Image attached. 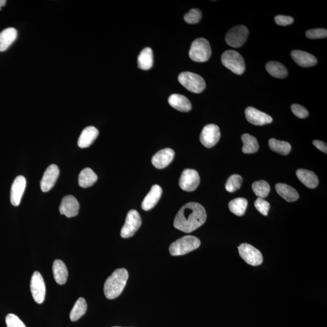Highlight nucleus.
Masks as SVG:
<instances>
[{
    "mask_svg": "<svg viewBox=\"0 0 327 327\" xmlns=\"http://www.w3.org/2000/svg\"><path fill=\"white\" fill-rule=\"evenodd\" d=\"M207 214L203 206L191 202L182 206L175 218L173 225L180 231L191 233L205 223Z\"/></svg>",
    "mask_w": 327,
    "mask_h": 327,
    "instance_id": "f257e3e1",
    "label": "nucleus"
},
{
    "mask_svg": "<svg viewBox=\"0 0 327 327\" xmlns=\"http://www.w3.org/2000/svg\"><path fill=\"white\" fill-rule=\"evenodd\" d=\"M128 271L119 269L107 278L104 286V293L108 299H114L122 293L128 280Z\"/></svg>",
    "mask_w": 327,
    "mask_h": 327,
    "instance_id": "f03ea898",
    "label": "nucleus"
},
{
    "mask_svg": "<svg viewBox=\"0 0 327 327\" xmlns=\"http://www.w3.org/2000/svg\"><path fill=\"white\" fill-rule=\"evenodd\" d=\"M201 241L194 236H185L176 240L170 245L169 251L172 256H181L197 249Z\"/></svg>",
    "mask_w": 327,
    "mask_h": 327,
    "instance_id": "7ed1b4c3",
    "label": "nucleus"
},
{
    "mask_svg": "<svg viewBox=\"0 0 327 327\" xmlns=\"http://www.w3.org/2000/svg\"><path fill=\"white\" fill-rule=\"evenodd\" d=\"M212 55L210 43L203 38L196 39L192 42L189 51V57L198 63H204L208 60Z\"/></svg>",
    "mask_w": 327,
    "mask_h": 327,
    "instance_id": "20e7f679",
    "label": "nucleus"
},
{
    "mask_svg": "<svg viewBox=\"0 0 327 327\" xmlns=\"http://www.w3.org/2000/svg\"><path fill=\"white\" fill-rule=\"evenodd\" d=\"M221 62L224 66L235 74L241 75L244 73L245 64L243 56L238 52L229 50L222 55Z\"/></svg>",
    "mask_w": 327,
    "mask_h": 327,
    "instance_id": "39448f33",
    "label": "nucleus"
},
{
    "mask_svg": "<svg viewBox=\"0 0 327 327\" xmlns=\"http://www.w3.org/2000/svg\"><path fill=\"white\" fill-rule=\"evenodd\" d=\"M178 81L183 86L193 93H201L205 88V83L203 78L199 75L190 72H184L180 74Z\"/></svg>",
    "mask_w": 327,
    "mask_h": 327,
    "instance_id": "423d86ee",
    "label": "nucleus"
},
{
    "mask_svg": "<svg viewBox=\"0 0 327 327\" xmlns=\"http://www.w3.org/2000/svg\"><path fill=\"white\" fill-rule=\"evenodd\" d=\"M248 34V29L243 25L235 26L227 33L225 41L231 47L240 48L247 41Z\"/></svg>",
    "mask_w": 327,
    "mask_h": 327,
    "instance_id": "0eeeda50",
    "label": "nucleus"
},
{
    "mask_svg": "<svg viewBox=\"0 0 327 327\" xmlns=\"http://www.w3.org/2000/svg\"><path fill=\"white\" fill-rule=\"evenodd\" d=\"M240 256L245 263L252 266H258L263 263V254L259 250L248 244H242L238 247Z\"/></svg>",
    "mask_w": 327,
    "mask_h": 327,
    "instance_id": "6e6552de",
    "label": "nucleus"
},
{
    "mask_svg": "<svg viewBox=\"0 0 327 327\" xmlns=\"http://www.w3.org/2000/svg\"><path fill=\"white\" fill-rule=\"evenodd\" d=\"M142 221L139 213L131 210L127 214L125 224L121 231L123 238H129L133 236L142 225Z\"/></svg>",
    "mask_w": 327,
    "mask_h": 327,
    "instance_id": "1a4fd4ad",
    "label": "nucleus"
},
{
    "mask_svg": "<svg viewBox=\"0 0 327 327\" xmlns=\"http://www.w3.org/2000/svg\"><path fill=\"white\" fill-rule=\"evenodd\" d=\"M200 177L197 171L194 169H185L182 172L179 181L180 188L183 191L191 192L198 188Z\"/></svg>",
    "mask_w": 327,
    "mask_h": 327,
    "instance_id": "9d476101",
    "label": "nucleus"
},
{
    "mask_svg": "<svg viewBox=\"0 0 327 327\" xmlns=\"http://www.w3.org/2000/svg\"><path fill=\"white\" fill-rule=\"evenodd\" d=\"M31 290L33 298L39 304L44 302L45 296V286L41 273L36 271L33 274L31 281Z\"/></svg>",
    "mask_w": 327,
    "mask_h": 327,
    "instance_id": "9b49d317",
    "label": "nucleus"
},
{
    "mask_svg": "<svg viewBox=\"0 0 327 327\" xmlns=\"http://www.w3.org/2000/svg\"><path fill=\"white\" fill-rule=\"evenodd\" d=\"M221 138L220 128L215 124H208L202 129L200 135L202 145L207 148L215 146Z\"/></svg>",
    "mask_w": 327,
    "mask_h": 327,
    "instance_id": "f8f14e48",
    "label": "nucleus"
},
{
    "mask_svg": "<svg viewBox=\"0 0 327 327\" xmlns=\"http://www.w3.org/2000/svg\"><path fill=\"white\" fill-rule=\"evenodd\" d=\"M245 117L248 122L255 126H263L273 122L269 114L261 112L253 107H248L245 110Z\"/></svg>",
    "mask_w": 327,
    "mask_h": 327,
    "instance_id": "ddd939ff",
    "label": "nucleus"
},
{
    "mask_svg": "<svg viewBox=\"0 0 327 327\" xmlns=\"http://www.w3.org/2000/svg\"><path fill=\"white\" fill-rule=\"evenodd\" d=\"M80 210V204L76 198L73 195L64 196L60 206L61 215L67 218L76 217Z\"/></svg>",
    "mask_w": 327,
    "mask_h": 327,
    "instance_id": "4468645a",
    "label": "nucleus"
},
{
    "mask_svg": "<svg viewBox=\"0 0 327 327\" xmlns=\"http://www.w3.org/2000/svg\"><path fill=\"white\" fill-rule=\"evenodd\" d=\"M60 174L58 167L52 165L45 171L41 181V189L43 192H48L53 188Z\"/></svg>",
    "mask_w": 327,
    "mask_h": 327,
    "instance_id": "2eb2a0df",
    "label": "nucleus"
},
{
    "mask_svg": "<svg viewBox=\"0 0 327 327\" xmlns=\"http://www.w3.org/2000/svg\"><path fill=\"white\" fill-rule=\"evenodd\" d=\"M26 186V180L24 176H18L15 179L11 192V202L13 205L18 206L20 204Z\"/></svg>",
    "mask_w": 327,
    "mask_h": 327,
    "instance_id": "dca6fc26",
    "label": "nucleus"
},
{
    "mask_svg": "<svg viewBox=\"0 0 327 327\" xmlns=\"http://www.w3.org/2000/svg\"><path fill=\"white\" fill-rule=\"evenodd\" d=\"M175 152L170 148L164 149L157 152L152 159V165L156 168L162 169L166 168L173 161Z\"/></svg>",
    "mask_w": 327,
    "mask_h": 327,
    "instance_id": "f3484780",
    "label": "nucleus"
},
{
    "mask_svg": "<svg viewBox=\"0 0 327 327\" xmlns=\"http://www.w3.org/2000/svg\"><path fill=\"white\" fill-rule=\"evenodd\" d=\"M291 57L297 65L302 67H312L318 63V60L315 56L308 52L302 51H293L291 52Z\"/></svg>",
    "mask_w": 327,
    "mask_h": 327,
    "instance_id": "a211bd4d",
    "label": "nucleus"
},
{
    "mask_svg": "<svg viewBox=\"0 0 327 327\" xmlns=\"http://www.w3.org/2000/svg\"><path fill=\"white\" fill-rule=\"evenodd\" d=\"M162 194V190L158 185L152 186L149 194L142 202V207L144 211L151 210L158 203Z\"/></svg>",
    "mask_w": 327,
    "mask_h": 327,
    "instance_id": "6ab92c4d",
    "label": "nucleus"
},
{
    "mask_svg": "<svg viewBox=\"0 0 327 327\" xmlns=\"http://www.w3.org/2000/svg\"><path fill=\"white\" fill-rule=\"evenodd\" d=\"M99 135V131L94 126H89L85 128L82 132L78 141V146L84 149L89 147L97 138Z\"/></svg>",
    "mask_w": 327,
    "mask_h": 327,
    "instance_id": "aec40b11",
    "label": "nucleus"
},
{
    "mask_svg": "<svg viewBox=\"0 0 327 327\" xmlns=\"http://www.w3.org/2000/svg\"><path fill=\"white\" fill-rule=\"evenodd\" d=\"M168 102L170 105L180 112H188L192 108L188 98L180 94H172L169 98Z\"/></svg>",
    "mask_w": 327,
    "mask_h": 327,
    "instance_id": "412c9836",
    "label": "nucleus"
},
{
    "mask_svg": "<svg viewBox=\"0 0 327 327\" xmlns=\"http://www.w3.org/2000/svg\"><path fill=\"white\" fill-rule=\"evenodd\" d=\"M296 175L299 181L309 189H315L319 184L318 176L312 171L306 169H299Z\"/></svg>",
    "mask_w": 327,
    "mask_h": 327,
    "instance_id": "4be33fe9",
    "label": "nucleus"
},
{
    "mask_svg": "<svg viewBox=\"0 0 327 327\" xmlns=\"http://www.w3.org/2000/svg\"><path fill=\"white\" fill-rule=\"evenodd\" d=\"M17 35V31L13 28L6 29L0 33V52L7 50L16 40Z\"/></svg>",
    "mask_w": 327,
    "mask_h": 327,
    "instance_id": "5701e85b",
    "label": "nucleus"
},
{
    "mask_svg": "<svg viewBox=\"0 0 327 327\" xmlns=\"http://www.w3.org/2000/svg\"><path fill=\"white\" fill-rule=\"evenodd\" d=\"M54 277L59 285H63L67 282L68 270L65 264L61 260H55L52 267Z\"/></svg>",
    "mask_w": 327,
    "mask_h": 327,
    "instance_id": "b1692460",
    "label": "nucleus"
},
{
    "mask_svg": "<svg viewBox=\"0 0 327 327\" xmlns=\"http://www.w3.org/2000/svg\"><path fill=\"white\" fill-rule=\"evenodd\" d=\"M275 188L277 194L287 202H294L299 199L298 193L289 185L278 183Z\"/></svg>",
    "mask_w": 327,
    "mask_h": 327,
    "instance_id": "393cba45",
    "label": "nucleus"
},
{
    "mask_svg": "<svg viewBox=\"0 0 327 327\" xmlns=\"http://www.w3.org/2000/svg\"><path fill=\"white\" fill-rule=\"evenodd\" d=\"M98 179L96 173L90 168H85L82 171L78 178V183L82 188L91 187L96 183Z\"/></svg>",
    "mask_w": 327,
    "mask_h": 327,
    "instance_id": "a878e982",
    "label": "nucleus"
},
{
    "mask_svg": "<svg viewBox=\"0 0 327 327\" xmlns=\"http://www.w3.org/2000/svg\"><path fill=\"white\" fill-rule=\"evenodd\" d=\"M153 65V51L150 48L144 49L138 58V65L140 69L149 70Z\"/></svg>",
    "mask_w": 327,
    "mask_h": 327,
    "instance_id": "bb28decb",
    "label": "nucleus"
},
{
    "mask_svg": "<svg viewBox=\"0 0 327 327\" xmlns=\"http://www.w3.org/2000/svg\"><path fill=\"white\" fill-rule=\"evenodd\" d=\"M266 70L271 76L277 78H284L288 75L287 68L277 61H269L266 64Z\"/></svg>",
    "mask_w": 327,
    "mask_h": 327,
    "instance_id": "cd10ccee",
    "label": "nucleus"
},
{
    "mask_svg": "<svg viewBox=\"0 0 327 327\" xmlns=\"http://www.w3.org/2000/svg\"><path fill=\"white\" fill-rule=\"evenodd\" d=\"M241 139L244 144L243 149H242L243 153L245 154H251V153L257 152L259 149V145H258V141L255 137L249 135V134L245 133L242 135Z\"/></svg>",
    "mask_w": 327,
    "mask_h": 327,
    "instance_id": "c85d7f7f",
    "label": "nucleus"
},
{
    "mask_svg": "<svg viewBox=\"0 0 327 327\" xmlns=\"http://www.w3.org/2000/svg\"><path fill=\"white\" fill-rule=\"evenodd\" d=\"M87 309V306L86 300L83 297H80L75 302L73 309L71 310L70 319L72 321L75 322L80 319L86 313Z\"/></svg>",
    "mask_w": 327,
    "mask_h": 327,
    "instance_id": "c756f323",
    "label": "nucleus"
},
{
    "mask_svg": "<svg viewBox=\"0 0 327 327\" xmlns=\"http://www.w3.org/2000/svg\"><path fill=\"white\" fill-rule=\"evenodd\" d=\"M248 201L246 199L238 198L229 202L228 207L233 214L242 217L245 214L247 208Z\"/></svg>",
    "mask_w": 327,
    "mask_h": 327,
    "instance_id": "7c9ffc66",
    "label": "nucleus"
},
{
    "mask_svg": "<svg viewBox=\"0 0 327 327\" xmlns=\"http://www.w3.org/2000/svg\"><path fill=\"white\" fill-rule=\"evenodd\" d=\"M269 145L270 149L272 151L282 155L289 154L291 150H292V146H291L290 143L274 138H271L269 140Z\"/></svg>",
    "mask_w": 327,
    "mask_h": 327,
    "instance_id": "2f4dec72",
    "label": "nucleus"
},
{
    "mask_svg": "<svg viewBox=\"0 0 327 327\" xmlns=\"http://www.w3.org/2000/svg\"><path fill=\"white\" fill-rule=\"evenodd\" d=\"M252 189L258 197L261 198H266L269 194L270 191V186L267 182L261 180L259 181H256L252 184Z\"/></svg>",
    "mask_w": 327,
    "mask_h": 327,
    "instance_id": "473e14b6",
    "label": "nucleus"
},
{
    "mask_svg": "<svg viewBox=\"0 0 327 327\" xmlns=\"http://www.w3.org/2000/svg\"><path fill=\"white\" fill-rule=\"evenodd\" d=\"M243 178L239 175H233L227 180L225 189L227 191L233 193L238 191L241 187Z\"/></svg>",
    "mask_w": 327,
    "mask_h": 327,
    "instance_id": "72a5a7b5",
    "label": "nucleus"
},
{
    "mask_svg": "<svg viewBox=\"0 0 327 327\" xmlns=\"http://www.w3.org/2000/svg\"><path fill=\"white\" fill-rule=\"evenodd\" d=\"M202 12L198 9H192L184 16V20L191 25L197 24L202 18Z\"/></svg>",
    "mask_w": 327,
    "mask_h": 327,
    "instance_id": "f704fd0d",
    "label": "nucleus"
},
{
    "mask_svg": "<svg viewBox=\"0 0 327 327\" xmlns=\"http://www.w3.org/2000/svg\"><path fill=\"white\" fill-rule=\"evenodd\" d=\"M254 206L262 215L267 216L269 214L270 205L269 202L264 200V199L258 198L254 202Z\"/></svg>",
    "mask_w": 327,
    "mask_h": 327,
    "instance_id": "c9c22d12",
    "label": "nucleus"
},
{
    "mask_svg": "<svg viewBox=\"0 0 327 327\" xmlns=\"http://www.w3.org/2000/svg\"><path fill=\"white\" fill-rule=\"evenodd\" d=\"M7 327H26L21 320L14 314H9L6 318Z\"/></svg>",
    "mask_w": 327,
    "mask_h": 327,
    "instance_id": "e433bc0d",
    "label": "nucleus"
},
{
    "mask_svg": "<svg viewBox=\"0 0 327 327\" xmlns=\"http://www.w3.org/2000/svg\"><path fill=\"white\" fill-rule=\"evenodd\" d=\"M306 34L310 39L325 38L327 36V31L325 29H310L306 32Z\"/></svg>",
    "mask_w": 327,
    "mask_h": 327,
    "instance_id": "4c0bfd02",
    "label": "nucleus"
},
{
    "mask_svg": "<svg viewBox=\"0 0 327 327\" xmlns=\"http://www.w3.org/2000/svg\"><path fill=\"white\" fill-rule=\"evenodd\" d=\"M291 109H292L294 115L299 118V119H303L308 117L309 113L305 107L299 105V104H294L291 106Z\"/></svg>",
    "mask_w": 327,
    "mask_h": 327,
    "instance_id": "58836bf2",
    "label": "nucleus"
},
{
    "mask_svg": "<svg viewBox=\"0 0 327 327\" xmlns=\"http://www.w3.org/2000/svg\"><path fill=\"white\" fill-rule=\"evenodd\" d=\"M274 21L277 25L286 26L292 24L294 19L289 16L277 15L274 18Z\"/></svg>",
    "mask_w": 327,
    "mask_h": 327,
    "instance_id": "ea45409f",
    "label": "nucleus"
},
{
    "mask_svg": "<svg viewBox=\"0 0 327 327\" xmlns=\"http://www.w3.org/2000/svg\"><path fill=\"white\" fill-rule=\"evenodd\" d=\"M313 145L315 146L317 149L320 150L325 153H327L326 144L324 142H321V141L315 140L313 141Z\"/></svg>",
    "mask_w": 327,
    "mask_h": 327,
    "instance_id": "a19ab883",
    "label": "nucleus"
},
{
    "mask_svg": "<svg viewBox=\"0 0 327 327\" xmlns=\"http://www.w3.org/2000/svg\"><path fill=\"white\" fill-rule=\"evenodd\" d=\"M6 4V0H0V11H2V8Z\"/></svg>",
    "mask_w": 327,
    "mask_h": 327,
    "instance_id": "79ce46f5",
    "label": "nucleus"
},
{
    "mask_svg": "<svg viewBox=\"0 0 327 327\" xmlns=\"http://www.w3.org/2000/svg\"><path fill=\"white\" fill-rule=\"evenodd\" d=\"M114 327H120V326H114Z\"/></svg>",
    "mask_w": 327,
    "mask_h": 327,
    "instance_id": "37998d69",
    "label": "nucleus"
}]
</instances>
